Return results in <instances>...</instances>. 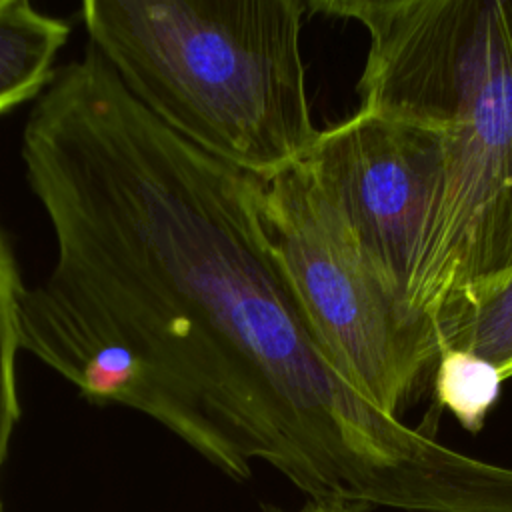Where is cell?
Wrapping results in <instances>:
<instances>
[{
	"label": "cell",
	"mask_w": 512,
	"mask_h": 512,
	"mask_svg": "<svg viewBox=\"0 0 512 512\" xmlns=\"http://www.w3.org/2000/svg\"><path fill=\"white\" fill-rule=\"evenodd\" d=\"M20 156L54 240L18 296L22 350L230 478L260 460L328 500L386 412L318 340L268 236L264 178L172 132L92 44L32 106Z\"/></svg>",
	"instance_id": "6da1fadb"
},
{
	"label": "cell",
	"mask_w": 512,
	"mask_h": 512,
	"mask_svg": "<svg viewBox=\"0 0 512 512\" xmlns=\"http://www.w3.org/2000/svg\"><path fill=\"white\" fill-rule=\"evenodd\" d=\"M262 212L328 356L364 396L398 416L438 362L434 318L392 282L302 160L264 180Z\"/></svg>",
	"instance_id": "277c9868"
},
{
	"label": "cell",
	"mask_w": 512,
	"mask_h": 512,
	"mask_svg": "<svg viewBox=\"0 0 512 512\" xmlns=\"http://www.w3.org/2000/svg\"><path fill=\"white\" fill-rule=\"evenodd\" d=\"M504 378L494 364L470 352H442L436 362V396L470 432H478L500 396Z\"/></svg>",
	"instance_id": "ba28073f"
},
{
	"label": "cell",
	"mask_w": 512,
	"mask_h": 512,
	"mask_svg": "<svg viewBox=\"0 0 512 512\" xmlns=\"http://www.w3.org/2000/svg\"><path fill=\"white\" fill-rule=\"evenodd\" d=\"M434 322L440 354L470 352L512 378V274L490 290L450 300Z\"/></svg>",
	"instance_id": "52a82bcc"
},
{
	"label": "cell",
	"mask_w": 512,
	"mask_h": 512,
	"mask_svg": "<svg viewBox=\"0 0 512 512\" xmlns=\"http://www.w3.org/2000/svg\"><path fill=\"white\" fill-rule=\"evenodd\" d=\"M298 512H362V510H354L348 506H340V504H322V502H308L304 508H300Z\"/></svg>",
	"instance_id": "30bf717a"
},
{
	"label": "cell",
	"mask_w": 512,
	"mask_h": 512,
	"mask_svg": "<svg viewBox=\"0 0 512 512\" xmlns=\"http://www.w3.org/2000/svg\"><path fill=\"white\" fill-rule=\"evenodd\" d=\"M12 248L0 226V470L8 454L14 426L20 418L16 394V354L20 346L18 296L22 290ZM2 512V502H0Z\"/></svg>",
	"instance_id": "9c48e42d"
},
{
	"label": "cell",
	"mask_w": 512,
	"mask_h": 512,
	"mask_svg": "<svg viewBox=\"0 0 512 512\" xmlns=\"http://www.w3.org/2000/svg\"><path fill=\"white\" fill-rule=\"evenodd\" d=\"M368 36L360 108L442 142V186L410 288L434 314L512 274V0H308Z\"/></svg>",
	"instance_id": "7a4b0ae2"
},
{
	"label": "cell",
	"mask_w": 512,
	"mask_h": 512,
	"mask_svg": "<svg viewBox=\"0 0 512 512\" xmlns=\"http://www.w3.org/2000/svg\"><path fill=\"white\" fill-rule=\"evenodd\" d=\"M308 0H86L122 86L172 132L264 180L298 164L312 122L300 48Z\"/></svg>",
	"instance_id": "3957f363"
},
{
	"label": "cell",
	"mask_w": 512,
	"mask_h": 512,
	"mask_svg": "<svg viewBox=\"0 0 512 512\" xmlns=\"http://www.w3.org/2000/svg\"><path fill=\"white\" fill-rule=\"evenodd\" d=\"M70 28L28 0H0V116L40 98Z\"/></svg>",
	"instance_id": "8992f818"
},
{
	"label": "cell",
	"mask_w": 512,
	"mask_h": 512,
	"mask_svg": "<svg viewBox=\"0 0 512 512\" xmlns=\"http://www.w3.org/2000/svg\"><path fill=\"white\" fill-rule=\"evenodd\" d=\"M302 162L410 300L442 186L438 132L358 108L344 122L320 130Z\"/></svg>",
	"instance_id": "5b68a950"
}]
</instances>
